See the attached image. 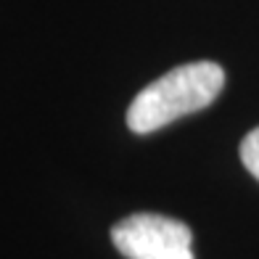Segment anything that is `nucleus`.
Listing matches in <instances>:
<instances>
[{"instance_id": "f257e3e1", "label": "nucleus", "mask_w": 259, "mask_h": 259, "mask_svg": "<svg viewBox=\"0 0 259 259\" xmlns=\"http://www.w3.org/2000/svg\"><path fill=\"white\" fill-rule=\"evenodd\" d=\"M222 85H225V72L220 64L211 61H196L169 69L164 77L140 90L130 103L127 127L138 135L161 130L164 124L185 114L206 109L222 93Z\"/></svg>"}, {"instance_id": "f03ea898", "label": "nucleus", "mask_w": 259, "mask_h": 259, "mask_svg": "<svg viewBox=\"0 0 259 259\" xmlns=\"http://www.w3.org/2000/svg\"><path fill=\"white\" fill-rule=\"evenodd\" d=\"M111 241L127 259H193V233L180 220L130 214L111 228Z\"/></svg>"}, {"instance_id": "7ed1b4c3", "label": "nucleus", "mask_w": 259, "mask_h": 259, "mask_svg": "<svg viewBox=\"0 0 259 259\" xmlns=\"http://www.w3.org/2000/svg\"><path fill=\"white\" fill-rule=\"evenodd\" d=\"M241 161H243V167L259 180V127L251 130V133L243 138V143H241Z\"/></svg>"}]
</instances>
